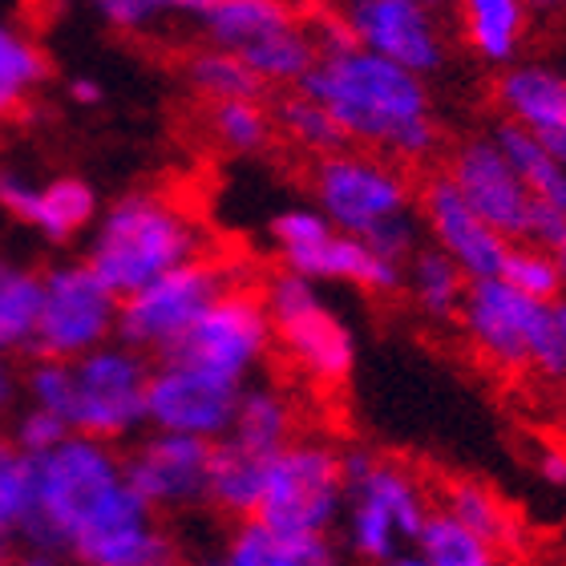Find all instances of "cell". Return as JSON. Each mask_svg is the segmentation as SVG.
<instances>
[{
    "mask_svg": "<svg viewBox=\"0 0 566 566\" xmlns=\"http://www.w3.org/2000/svg\"><path fill=\"white\" fill-rule=\"evenodd\" d=\"M33 555H73L85 566H163L175 546L134 494L114 441L70 433L33 458Z\"/></svg>",
    "mask_w": 566,
    "mask_h": 566,
    "instance_id": "6da1fadb",
    "label": "cell"
},
{
    "mask_svg": "<svg viewBox=\"0 0 566 566\" xmlns=\"http://www.w3.org/2000/svg\"><path fill=\"white\" fill-rule=\"evenodd\" d=\"M295 90L316 97L344 138L360 150L385 154L392 163L409 166L433 163L441 150L429 77L356 41L316 53L312 70Z\"/></svg>",
    "mask_w": 566,
    "mask_h": 566,
    "instance_id": "7a4b0ae2",
    "label": "cell"
},
{
    "mask_svg": "<svg viewBox=\"0 0 566 566\" xmlns=\"http://www.w3.org/2000/svg\"><path fill=\"white\" fill-rule=\"evenodd\" d=\"M316 207L336 231L360 235L365 243L405 263L421 248V219H417L413 182L401 166L373 150L324 154L312 175Z\"/></svg>",
    "mask_w": 566,
    "mask_h": 566,
    "instance_id": "3957f363",
    "label": "cell"
},
{
    "mask_svg": "<svg viewBox=\"0 0 566 566\" xmlns=\"http://www.w3.org/2000/svg\"><path fill=\"white\" fill-rule=\"evenodd\" d=\"M202 251V231L182 207L163 195H126L97 219L90 243V268L109 292L130 295L154 275L195 260Z\"/></svg>",
    "mask_w": 566,
    "mask_h": 566,
    "instance_id": "277c9868",
    "label": "cell"
},
{
    "mask_svg": "<svg viewBox=\"0 0 566 566\" xmlns=\"http://www.w3.org/2000/svg\"><path fill=\"white\" fill-rule=\"evenodd\" d=\"M458 319L470 344L494 368H506V373L534 368L546 380L566 377L563 328H558L555 304L514 292L502 275H482L465 283Z\"/></svg>",
    "mask_w": 566,
    "mask_h": 566,
    "instance_id": "5b68a950",
    "label": "cell"
},
{
    "mask_svg": "<svg viewBox=\"0 0 566 566\" xmlns=\"http://www.w3.org/2000/svg\"><path fill=\"white\" fill-rule=\"evenodd\" d=\"M65 365L70 380H65L61 421L70 424V433L126 441L146 424V380H150L146 353L114 336Z\"/></svg>",
    "mask_w": 566,
    "mask_h": 566,
    "instance_id": "8992f818",
    "label": "cell"
},
{
    "mask_svg": "<svg viewBox=\"0 0 566 566\" xmlns=\"http://www.w3.org/2000/svg\"><path fill=\"white\" fill-rule=\"evenodd\" d=\"M263 307L272 316V336L287 360L316 385H344L356 365V340L319 295V283L300 272H287L268 280Z\"/></svg>",
    "mask_w": 566,
    "mask_h": 566,
    "instance_id": "52a82bcc",
    "label": "cell"
},
{
    "mask_svg": "<svg viewBox=\"0 0 566 566\" xmlns=\"http://www.w3.org/2000/svg\"><path fill=\"white\" fill-rule=\"evenodd\" d=\"M272 239L283 255V268L316 283H348L373 295L405 287V263L380 255L360 235L336 231L319 207H292L275 214Z\"/></svg>",
    "mask_w": 566,
    "mask_h": 566,
    "instance_id": "ba28073f",
    "label": "cell"
},
{
    "mask_svg": "<svg viewBox=\"0 0 566 566\" xmlns=\"http://www.w3.org/2000/svg\"><path fill=\"white\" fill-rule=\"evenodd\" d=\"M344 514L340 453L324 441H287L263 461L255 518L283 531L332 534Z\"/></svg>",
    "mask_w": 566,
    "mask_h": 566,
    "instance_id": "9c48e42d",
    "label": "cell"
},
{
    "mask_svg": "<svg viewBox=\"0 0 566 566\" xmlns=\"http://www.w3.org/2000/svg\"><path fill=\"white\" fill-rule=\"evenodd\" d=\"M122 295L109 292L90 263H57L41 275L33 348L36 356L73 360L118 336Z\"/></svg>",
    "mask_w": 566,
    "mask_h": 566,
    "instance_id": "30bf717a",
    "label": "cell"
},
{
    "mask_svg": "<svg viewBox=\"0 0 566 566\" xmlns=\"http://www.w3.org/2000/svg\"><path fill=\"white\" fill-rule=\"evenodd\" d=\"M227 283H231V275L219 263L202 260V255L154 275L142 287H134L130 295H122L118 340H126L146 356L170 353L182 340V332L199 319L202 307L211 304Z\"/></svg>",
    "mask_w": 566,
    "mask_h": 566,
    "instance_id": "8fae6325",
    "label": "cell"
},
{
    "mask_svg": "<svg viewBox=\"0 0 566 566\" xmlns=\"http://www.w3.org/2000/svg\"><path fill=\"white\" fill-rule=\"evenodd\" d=\"M272 316L263 307V295L227 283L211 304L202 307L199 319L182 332V340L163 356H178L199 368H211L219 377L248 385L255 368L272 353Z\"/></svg>",
    "mask_w": 566,
    "mask_h": 566,
    "instance_id": "7c38bea8",
    "label": "cell"
},
{
    "mask_svg": "<svg viewBox=\"0 0 566 566\" xmlns=\"http://www.w3.org/2000/svg\"><path fill=\"white\" fill-rule=\"evenodd\" d=\"M239 380H227L211 368H199L178 356H158L146 380V424L219 441L231 424L239 401Z\"/></svg>",
    "mask_w": 566,
    "mask_h": 566,
    "instance_id": "4fadbf2b",
    "label": "cell"
},
{
    "mask_svg": "<svg viewBox=\"0 0 566 566\" xmlns=\"http://www.w3.org/2000/svg\"><path fill=\"white\" fill-rule=\"evenodd\" d=\"M356 45L397 61L405 70L433 77L449 57L446 29L424 0H344L336 9Z\"/></svg>",
    "mask_w": 566,
    "mask_h": 566,
    "instance_id": "5bb4252c",
    "label": "cell"
},
{
    "mask_svg": "<svg viewBox=\"0 0 566 566\" xmlns=\"http://www.w3.org/2000/svg\"><path fill=\"white\" fill-rule=\"evenodd\" d=\"M207 461H211L207 437L170 433V429H150L122 453L134 494L154 514H178V510L202 506L207 502Z\"/></svg>",
    "mask_w": 566,
    "mask_h": 566,
    "instance_id": "9a60e30c",
    "label": "cell"
},
{
    "mask_svg": "<svg viewBox=\"0 0 566 566\" xmlns=\"http://www.w3.org/2000/svg\"><path fill=\"white\" fill-rule=\"evenodd\" d=\"M417 219H421L424 235L433 239V248L446 251L470 280L497 275L510 239L497 235L494 227L473 211L446 170H437V175H429L421 182V190H417Z\"/></svg>",
    "mask_w": 566,
    "mask_h": 566,
    "instance_id": "2e32d148",
    "label": "cell"
},
{
    "mask_svg": "<svg viewBox=\"0 0 566 566\" xmlns=\"http://www.w3.org/2000/svg\"><path fill=\"white\" fill-rule=\"evenodd\" d=\"M446 175L465 195L473 211L494 227L497 235L522 239L526 235V214H531V190L522 187L518 170L510 166L506 150L494 142V134L465 138L449 154Z\"/></svg>",
    "mask_w": 566,
    "mask_h": 566,
    "instance_id": "e0dca14e",
    "label": "cell"
},
{
    "mask_svg": "<svg viewBox=\"0 0 566 566\" xmlns=\"http://www.w3.org/2000/svg\"><path fill=\"white\" fill-rule=\"evenodd\" d=\"M0 207L17 219V223L33 227L49 243H70L97 219L94 190L82 178H36L0 166Z\"/></svg>",
    "mask_w": 566,
    "mask_h": 566,
    "instance_id": "ac0fdd59",
    "label": "cell"
},
{
    "mask_svg": "<svg viewBox=\"0 0 566 566\" xmlns=\"http://www.w3.org/2000/svg\"><path fill=\"white\" fill-rule=\"evenodd\" d=\"M502 118L518 122L566 163V73L538 61H514L494 85Z\"/></svg>",
    "mask_w": 566,
    "mask_h": 566,
    "instance_id": "d6986e66",
    "label": "cell"
},
{
    "mask_svg": "<svg viewBox=\"0 0 566 566\" xmlns=\"http://www.w3.org/2000/svg\"><path fill=\"white\" fill-rule=\"evenodd\" d=\"M340 465H344V497L380 510L401 531L405 546H413L424 514H429V497H424L421 482H417L413 473L405 470L401 461L377 458V453H365V449L340 453Z\"/></svg>",
    "mask_w": 566,
    "mask_h": 566,
    "instance_id": "ffe728a7",
    "label": "cell"
},
{
    "mask_svg": "<svg viewBox=\"0 0 566 566\" xmlns=\"http://www.w3.org/2000/svg\"><path fill=\"white\" fill-rule=\"evenodd\" d=\"M449 4L458 9L461 41L473 57L494 70L518 61L531 29V0H449Z\"/></svg>",
    "mask_w": 566,
    "mask_h": 566,
    "instance_id": "44dd1931",
    "label": "cell"
},
{
    "mask_svg": "<svg viewBox=\"0 0 566 566\" xmlns=\"http://www.w3.org/2000/svg\"><path fill=\"white\" fill-rule=\"evenodd\" d=\"M223 563L231 566H332L336 543L328 534L283 531L263 518H239L235 534L227 538Z\"/></svg>",
    "mask_w": 566,
    "mask_h": 566,
    "instance_id": "7402d4cb",
    "label": "cell"
},
{
    "mask_svg": "<svg viewBox=\"0 0 566 566\" xmlns=\"http://www.w3.org/2000/svg\"><path fill=\"white\" fill-rule=\"evenodd\" d=\"M263 461L260 453L243 449L231 437L211 441V461H207V502L227 518H251L260 502L263 485Z\"/></svg>",
    "mask_w": 566,
    "mask_h": 566,
    "instance_id": "603a6c76",
    "label": "cell"
},
{
    "mask_svg": "<svg viewBox=\"0 0 566 566\" xmlns=\"http://www.w3.org/2000/svg\"><path fill=\"white\" fill-rule=\"evenodd\" d=\"M223 437L260 458H272L275 449L295 437V405L275 385H243Z\"/></svg>",
    "mask_w": 566,
    "mask_h": 566,
    "instance_id": "cb8c5ba5",
    "label": "cell"
},
{
    "mask_svg": "<svg viewBox=\"0 0 566 566\" xmlns=\"http://www.w3.org/2000/svg\"><path fill=\"white\" fill-rule=\"evenodd\" d=\"M300 21L292 0H211V9L202 12L199 29L211 45L223 49H251L263 36L280 33L287 24Z\"/></svg>",
    "mask_w": 566,
    "mask_h": 566,
    "instance_id": "d4e9b609",
    "label": "cell"
},
{
    "mask_svg": "<svg viewBox=\"0 0 566 566\" xmlns=\"http://www.w3.org/2000/svg\"><path fill=\"white\" fill-rule=\"evenodd\" d=\"M494 142L506 150L510 166L518 170L522 187L531 190L534 202H551V207H558V211H566V163L558 158L551 146H543V142L534 138L526 126H518V122L502 118L494 126Z\"/></svg>",
    "mask_w": 566,
    "mask_h": 566,
    "instance_id": "484cf974",
    "label": "cell"
},
{
    "mask_svg": "<svg viewBox=\"0 0 566 566\" xmlns=\"http://www.w3.org/2000/svg\"><path fill=\"white\" fill-rule=\"evenodd\" d=\"M405 283H409V295L421 316L446 324V319H458L461 295H465V283L470 275L461 272L458 263L449 260L441 248H417L409 260H405Z\"/></svg>",
    "mask_w": 566,
    "mask_h": 566,
    "instance_id": "4316f807",
    "label": "cell"
},
{
    "mask_svg": "<svg viewBox=\"0 0 566 566\" xmlns=\"http://www.w3.org/2000/svg\"><path fill=\"white\" fill-rule=\"evenodd\" d=\"M413 566H494L497 551L485 543L482 534H473L465 522H458L446 506L429 510L417 531L413 546Z\"/></svg>",
    "mask_w": 566,
    "mask_h": 566,
    "instance_id": "83f0119b",
    "label": "cell"
},
{
    "mask_svg": "<svg viewBox=\"0 0 566 566\" xmlns=\"http://www.w3.org/2000/svg\"><path fill=\"white\" fill-rule=\"evenodd\" d=\"M446 510L458 522H465L473 534H482L497 555H502V551H510V546H518V538H522L518 514H514V510H510L506 502L490 490V485L478 482V478L449 482L446 485Z\"/></svg>",
    "mask_w": 566,
    "mask_h": 566,
    "instance_id": "f1b7e54d",
    "label": "cell"
},
{
    "mask_svg": "<svg viewBox=\"0 0 566 566\" xmlns=\"http://www.w3.org/2000/svg\"><path fill=\"white\" fill-rule=\"evenodd\" d=\"M41 275L29 263L0 255V353L12 356L33 344Z\"/></svg>",
    "mask_w": 566,
    "mask_h": 566,
    "instance_id": "f546056e",
    "label": "cell"
},
{
    "mask_svg": "<svg viewBox=\"0 0 566 566\" xmlns=\"http://www.w3.org/2000/svg\"><path fill=\"white\" fill-rule=\"evenodd\" d=\"M239 57L248 61L251 73L263 85H300L304 73L312 70V61H316V41H312L304 17H300V21L280 29V33L263 36L251 49H243Z\"/></svg>",
    "mask_w": 566,
    "mask_h": 566,
    "instance_id": "4dcf8cb0",
    "label": "cell"
},
{
    "mask_svg": "<svg viewBox=\"0 0 566 566\" xmlns=\"http://www.w3.org/2000/svg\"><path fill=\"white\" fill-rule=\"evenodd\" d=\"M187 82L190 90L207 102H227V97H260L263 82L251 73V65L239 57L235 49L207 45L190 53L187 61Z\"/></svg>",
    "mask_w": 566,
    "mask_h": 566,
    "instance_id": "1f68e13d",
    "label": "cell"
},
{
    "mask_svg": "<svg viewBox=\"0 0 566 566\" xmlns=\"http://www.w3.org/2000/svg\"><path fill=\"white\" fill-rule=\"evenodd\" d=\"M29 526H33V458L17 446H0V558L4 546H24Z\"/></svg>",
    "mask_w": 566,
    "mask_h": 566,
    "instance_id": "d6a6232c",
    "label": "cell"
},
{
    "mask_svg": "<svg viewBox=\"0 0 566 566\" xmlns=\"http://www.w3.org/2000/svg\"><path fill=\"white\" fill-rule=\"evenodd\" d=\"M497 275H502L514 292L531 295V300H543V304H555V300L566 295V275H563V263H558V251L538 248L531 239H510Z\"/></svg>",
    "mask_w": 566,
    "mask_h": 566,
    "instance_id": "836d02e7",
    "label": "cell"
},
{
    "mask_svg": "<svg viewBox=\"0 0 566 566\" xmlns=\"http://www.w3.org/2000/svg\"><path fill=\"white\" fill-rule=\"evenodd\" d=\"M211 0H97V12L118 33H163L178 24H199Z\"/></svg>",
    "mask_w": 566,
    "mask_h": 566,
    "instance_id": "e575fe53",
    "label": "cell"
},
{
    "mask_svg": "<svg viewBox=\"0 0 566 566\" xmlns=\"http://www.w3.org/2000/svg\"><path fill=\"white\" fill-rule=\"evenodd\" d=\"M45 82V57L41 49L12 24H0V122L17 114L21 102Z\"/></svg>",
    "mask_w": 566,
    "mask_h": 566,
    "instance_id": "d590c367",
    "label": "cell"
},
{
    "mask_svg": "<svg viewBox=\"0 0 566 566\" xmlns=\"http://www.w3.org/2000/svg\"><path fill=\"white\" fill-rule=\"evenodd\" d=\"M211 134L231 154H260L272 142L275 122L260 106V97H227L211 102Z\"/></svg>",
    "mask_w": 566,
    "mask_h": 566,
    "instance_id": "8d00e7d4",
    "label": "cell"
},
{
    "mask_svg": "<svg viewBox=\"0 0 566 566\" xmlns=\"http://www.w3.org/2000/svg\"><path fill=\"white\" fill-rule=\"evenodd\" d=\"M275 122H280V130L287 134L300 150L316 154V158H324V154L348 146V138H344L340 126L332 122L328 109L319 106L316 97H307L304 90H295L292 97H283L280 118H275Z\"/></svg>",
    "mask_w": 566,
    "mask_h": 566,
    "instance_id": "74e56055",
    "label": "cell"
},
{
    "mask_svg": "<svg viewBox=\"0 0 566 566\" xmlns=\"http://www.w3.org/2000/svg\"><path fill=\"white\" fill-rule=\"evenodd\" d=\"M65 437H70V424L61 421L57 413L41 409V405H29V409L17 417V424H12V446L21 449V453H29V458L49 453V449L61 446Z\"/></svg>",
    "mask_w": 566,
    "mask_h": 566,
    "instance_id": "f35d334b",
    "label": "cell"
},
{
    "mask_svg": "<svg viewBox=\"0 0 566 566\" xmlns=\"http://www.w3.org/2000/svg\"><path fill=\"white\" fill-rule=\"evenodd\" d=\"M531 243H538V248H566V211H558V207H551V202H534L531 199V214H526V235Z\"/></svg>",
    "mask_w": 566,
    "mask_h": 566,
    "instance_id": "ab89813d",
    "label": "cell"
},
{
    "mask_svg": "<svg viewBox=\"0 0 566 566\" xmlns=\"http://www.w3.org/2000/svg\"><path fill=\"white\" fill-rule=\"evenodd\" d=\"M538 478H543L551 490H566V449L546 446L538 453Z\"/></svg>",
    "mask_w": 566,
    "mask_h": 566,
    "instance_id": "60d3db41",
    "label": "cell"
},
{
    "mask_svg": "<svg viewBox=\"0 0 566 566\" xmlns=\"http://www.w3.org/2000/svg\"><path fill=\"white\" fill-rule=\"evenodd\" d=\"M70 97L73 102H77V106H97V102H102V85L94 82V77H73L70 82Z\"/></svg>",
    "mask_w": 566,
    "mask_h": 566,
    "instance_id": "b9f144b4",
    "label": "cell"
},
{
    "mask_svg": "<svg viewBox=\"0 0 566 566\" xmlns=\"http://www.w3.org/2000/svg\"><path fill=\"white\" fill-rule=\"evenodd\" d=\"M12 389H17V377H12L9 356L0 353V405H9V401H12Z\"/></svg>",
    "mask_w": 566,
    "mask_h": 566,
    "instance_id": "7bdbcfd3",
    "label": "cell"
},
{
    "mask_svg": "<svg viewBox=\"0 0 566 566\" xmlns=\"http://www.w3.org/2000/svg\"><path fill=\"white\" fill-rule=\"evenodd\" d=\"M555 312H558V328H563V353H566V295H563V300H555Z\"/></svg>",
    "mask_w": 566,
    "mask_h": 566,
    "instance_id": "ee69618b",
    "label": "cell"
},
{
    "mask_svg": "<svg viewBox=\"0 0 566 566\" xmlns=\"http://www.w3.org/2000/svg\"><path fill=\"white\" fill-rule=\"evenodd\" d=\"M558 4H566V0H531V9H558Z\"/></svg>",
    "mask_w": 566,
    "mask_h": 566,
    "instance_id": "f6af8a7d",
    "label": "cell"
},
{
    "mask_svg": "<svg viewBox=\"0 0 566 566\" xmlns=\"http://www.w3.org/2000/svg\"><path fill=\"white\" fill-rule=\"evenodd\" d=\"M424 4H433V9H446L449 0H424Z\"/></svg>",
    "mask_w": 566,
    "mask_h": 566,
    "instance_id": "bcb514c9",
    "label": "cell"
},
{
    "mask_svg": "<svg viewBox=\"0 0 566 566\" xmlns=\"http://www.w3.org/2000/svg\"><path fill=\"white\" fill-rule=\"evenodd\" d=\"M558 263H563V275H566V248H558Z\"/></svg>",
    "mask_w": 566,
    "mask_h": 566,
    "instance_id": "7dc6e473",
    "label": "cell"
}]
</instances>
